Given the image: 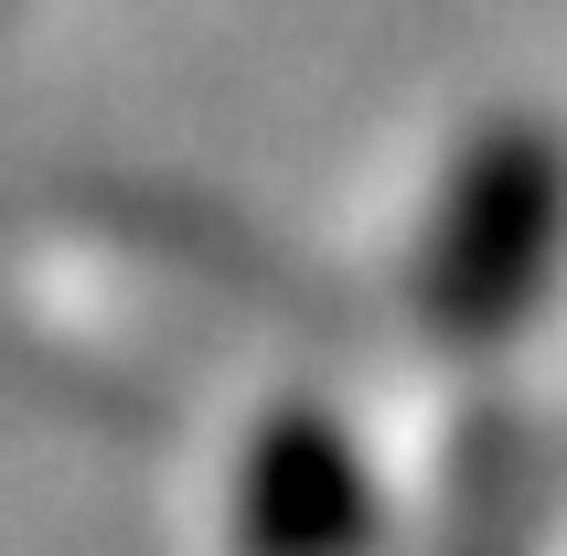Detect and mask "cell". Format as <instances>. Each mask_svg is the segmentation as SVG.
Listing matches in <instances>:
<instances>
[{
	"label": "cell",
	"instance_id": "cell-1",
	"mask_svg": "<svg viewBox=\"0 0 567 556\" xmlns=\"http://www.w3.org/2000/svg\"><path fill=\"white\" fill-rule=\"evenodd\" d=\"M567 268V128L536 107H493L450 140L429 225H417V300L461 342L514 332Z\"/></svg>",
	"mask_w": 567,
	"mask_h": 556
}]
</instances>
